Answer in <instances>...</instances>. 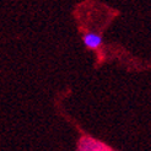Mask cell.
I'll use <instances>...</instances> for the list:
<instances>
[{
  "label": "cell",
  "mask_w": 151,
  "mask_h": 151,
  "mask_svg": "<svg viewBox=\"0 0 151 151\" xmlns=\"http://www.w3.org/2000/svg\"><path fill=\"white\" fill-rule=\"evenodd\" d=\"M78 150H80V151H109L112 149L106 144H103L102 141H99L93 138L84 137L79 141Z\"/></svg>",
  "instance_id": "obj_1"
},
{
  "label": "cell",
  "mask_w": 151,
  "mask_h": 151,
  "mask_svg": "<svg viewBox=\"0 0 151 151\" xmlns=\"http://www.w3.org/2000/svg\"><path fill=\"white\" fill-rule=\"evenodd\" d=\"M84 43L87 48H91V49H96L101 46L102 43V37L97 33H93V32H90V33H86L84 36Z\"/></svg>",
  "instance_id": "obj_2"
}]
</instances>
